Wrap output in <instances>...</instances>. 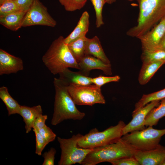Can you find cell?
Here are the masks:
<instances>
[{"mask_svg":"<svg viewBox=\"0 0 165 165\" xmlns=\"http://www.w3.org/2000/svg\"><path fill=\"white\" fill-rule=\"evenodd\" d=\"M139 8L137 25L127 32L138 38L165 17V0H138Z\"/></svg>","mask_w":165,"mask_h":165,"instance_id":"6da1fadb","label":"cell"},{"mask_svg":"<svg viewBox=\"0 0 165 165\" xmlns=\"http://www.w3.org/2000/svg\"><path fill=\"white\" fill-rule=\"evenodd\" d=\"M53 84L55 95L51 124L55 126L68 119H82L85 114L77 108L68 90L67 85L59 78H55Z\"/></svg>","mask_w":165,"mask_h":165,"instance_id":"7a4b0ae2","label":"cell"},{"mask_svg":"<svg viewBox=\"0 0 165 165\" xmlns=\"http://www.w3.org/2000/svg\"><path fill=\"white\" fill-rule=\"evenodd\" d=\"M64 38L60 36L54 40L42 58L45 65L54 75L59 74L66 68L79 69Z\"/></svg>","mask_w":165,"mask_h":165,"instance_id":"3957f363","label":"cell"},{"mask_svg":"<svg viewBox=\"0 0 165 165\" xmlns=\"http://www.w3.org/2000/svg\"><path fill=\"white\" fill-rule=\"evenodd\" d=\"M135 150L122 138L118 141L92 149L82 163V165H95L127 157L133 156Z\"/></svg>","mask_w":165,"mask_h":165,"instance_id":"277c9868","label":"cell"},{"mask_svg":"<svg viewBox=\"0 0 165 165\" xmlns=\"http://www.w3.org/2000/svg\"><path fill=\"white\" fill-rule=\"evenodd\" d=\"M125 125L124 122L120 120L116 125L111 126L102 131L93 128L82 135L78 141V145L84 148L93 149L115 142L123 136V129Z\"/></svg>","mask_w":165,"mask_h":165,"instance_id":"5b68a950","label":"cell"},{"mask_svg":"<svg viewBox=\"0 0 165 165\" xmlns=\"http://www.w3.org/2000/svg\"><path fill=\"white\" fill-rule=\"evenodd\" d=\"M164 135L165 128L157 129L148 126L143 130L123 135L121 138L134 149L146 151L157 147Z\"/></svg>","mask_w":165,"mask_h":165,"instance_id":"8992f818","label":"cell"},{"mask_svg":"<svg viewBox=\"0 0 165 165\" xmlns=\"http://www.w3.org/2000/svg\"><path fill=\"white\" fill-rule=\"evenodd\" d=\"M82 135L78 134L68 139L57 137L61 149L59 165H71L76 163L81 164L86 155L93 149L84 148L78 146V141Z\"/></svg>","mask_w":165,"mask_h":165,"instance_id":"52a82bcc","label":"cell"},{"mask_svg":"<svg viewBox=\"0 0 165 165\" xmlns=\"http://www.w3.org/2000/svg\"><path fill=\"white\" fill-rule=\"evenodd\" d=\"M67 88L76 105L92 106L96 104L105 103L101 87L94 84L87 85L69 84L67 85Z\"/></svg>","mask_w":165,"mask_h":165,"instance_id":"ba28073f","label":"cell"},{"mask_svg":"<svg viewBox=\"0 0 165 165\" xmlns=\"http://www.w3.org/2000/svg\"><path fill=\"white\" fill-rule=\"evenodd\" d=\"M56 25V21L49 14L46 7L39 0H33L24 17L22 27L41 25L54 27Z\"/></svg>","mask_w":165,"mask_h":165,"instance_id":"9c48e42d","label":"cell"},{"mask_svg":"<svg viewBox=\"0 0 165 165\" xmlns=\"http://www.w3.org/2000/svg\"><path fill=\"white\" fill-rule=\"evenodd\" d=\"M160 103V100L152 101L141 108L134 112H132V119L123 129L124 135L131 132L143 130L146 128L144 123L146 117L150 111Z\"/></svg>","mask_w":165,"mask_h":165,"instance_id":"30bf717a","label":"cell"},{"mask_svg":"<svg viewBox=\"0 0 165 165\" xmlns=\"http://www.w3.org/2000/svg\"><path fill=\"white\" fill-rule=\"evenodd\" d=\"M165 34V17L159 23L138 38L141 43L142 49H158L159 44Z\"/></svg>","mask_w":165,"mask_h":165,"instance_id":"8fae6325","label":"cell"},{"mask_svg":"<svg viewBox=\"0 0 165 165\" xmlns=\"http://www.w3.org/2000/svg\"><path fill=\"white\" fill-rule=\"evenodd\" d=\"M134 156L141 165H160L165 158V147L159 144L149 150L135 149Z\"/></svg>","mask_w":165,"mask_h":165,"instance_id":"7c38bea8","label":"cell"},{"mask_svg":"<svg viewBox=\"0 0 165 165\" xmlns=\"http://www.w3.org/2000/svg\"><path fill=\"white\" fill-rule=\"evenodd\" d=\"M79 71L83 75L88 76L90 72L93 69L102 70L107 75L112 74L111 64H107L92 56L85 55L78 63Z\"/></svg>","mask_w":165,"mask_h":165,"instance_id":"4fadbf2b","label":"cell"},{"mask_svg":"<svg viewBox=\"0 0 165 165\" xmlns=\"http://www.w3.org/2000/svg\"><path fill=\"white\" fill-rule=\"evenodd\" d=\"M23 62L20 58L0 49V75L16 73L23 70Z\"/></svg>","mask_w":165,"mask_h":165,"instance_id":"5bb4252c","label":"cell"},{"mask_svg":"<svg viewBox=\"0 0 165 165\" xmlns=\"http://www.w3.org/2000/svg\"><path fill=\"white\" fill-rule=\"evenodd\" d=\"M59 75L58 78L67 85L69 84L87 85L93 84L92 78L83 75L79 71H72L68 68L64 69Z\"/></svg>","mask_w":165,"mask_h":165,"instance_id":"9a60e30c","label":"cell"},{"mask_svg":"<svg viewBox=\"0 0 165 165\" xmlns=\"http://www.w3.org/2000/svg\"><path fill=\"white\" fill-rule=\"evenodd\" d=\"M42 114V109L40 105L32 107L21 105L18 114L23 118L26 133L31 130L36 119Z\"/></svg>","mask_w":165,"mask_h":165,"instance_id":"2e32d148","label":"cell"},{"mask_svg":"<svg viewBox=\"0 0 165 165\" xmlns=\"http://www.w3.org/2000/svg\"><path fill=\"white\" fill-rule=\"evenodd\" d=\"M89 15L85 11L82 13L77 24L72 32L66 38L64 42L67 45L76 39L86 36L89 30Z\"/></svg>","mask_w":165,"mask_h":165,"instance_id":"e0dca14e","label":"cell"},{"mask_svg":"<svg viewBox=\"0 0 165 165\" xmlns=\"http://www.w3.org/2000/svg\"><path fill=\"white\" fill-rule=\"evenodd\" d=\"M85 55L92 56L106 64H110L109 60L104 51L100 40L96 36L91 38H87L86 44Z\"/></svg>","mask_w":165,"mask_h":165,"instance_id":"ac0fdd59","label":"cell"},{"mask_svg":"<svg viewBox=\"0 0 165 165\" xmlns=\"http://www.w3.org/2000/svg\"><path fill=\"white\" fill-rule=\"evenodd\" d=\"M26 12L20 11L0 16V24L12 31H17L22 27V22Z\"/></svg>","mask_w":165,"mask_h":165,"instance_id":"d6986e66","label":"cell"},{"mask_svg":"<svg viewBox=\"0 0 165 165\" xmlns=\"http://www.w3.org/2000/svg\"><path fill=\"white\" fill-rule=\"evenodd\" d=\"M165 63L163 61H156L143 63L138 77L141 85L147 83L158 69Z\"/></svg>","mask_w":165,"mask_h":165,"instance_id":"ffe728a7","label":"cell"},{"mask_svg":"<svg viewBox=\"0 0 165 165\" xmlns=\"http://www.w3.org/2000/svg\"><path fill=\"white\" fill-rule=\"evenodd\" d=\"M165 116V98L159 104L152 109L146 116L144 123L145 127H152L157 124L160 119Z\"/></svg>","mask_w":165,"mask_h":165,"instance_id":"44dd1931","label":"cell"},{"mask_svg":"<svg viewBox=\"0 0 165 165\" xmlns=\"http://www.w3.org/2000/svg\"><path fill=\"white\" fill-rule=\"evenodd\" d=\"M0 98L6 107L8 116L18 114L21 105L10 95L6 87L0 88Z\"/></svg>","mask_w":165,"mask_h":165,"instance_id":"7402d4cb","label":"cell"},{"mask_svg":"<svg viewBox=\"0 0 165 165\" xmlns=\"http://www.w3.org/2000/svg\"><path fill=\"white\" fill-rule=\"evenodd\" d=\"M87 38L86 36H84L67 45L71 53L78 63L85 56L86 44Z\"/></svg>","mask_w":165,"mask_h":165,"instance_id":"603a6c76","label":"cell"},{"mask_svg":"<svg viewBox=\"0 0 165 165\" xmlns=\"http://www.w3.org/2000/svg\"><path fill=\"white\" fill-rule=\"evenodd\" d=\"M141 59L143 63L159 61L165 63V51L159 49H142Z\"/></svg>","mask_w":165,"mask_h":165,"instance_id":"cb8c5ba5","label":"cell"},{"mask_svg":"<svg viewBox=\"0 0 165 165\" xmlns=\"http://www.w3.org/2000/svg\"><path fill=\"white\" fill-rule=\"evenodd\" d=\"M165 98V88L161 90L148 94H143L135 105L133 112H135L150 102L156 100H161Z\"/></svg>","mask_w":165,"mask_h":165,"instance_id":"d4e9b609","label":"cell"},{"mask_svg":"<svg viewBox=\"0 0 165 165\" xmlns=\"http://www.w3.org/2000/svg\"><path fill=\"white\" fill-rule=\"evenodd\" d=\"M60 4L68 11L73 12L82 9L87 0H58Z\"/></svg>","mask_w":165,"mask_h":165,"instance_id":"484cf974","label":"cell"},{"mask_svg":"<svg viewBox=\"0 0 165 165\" xmlns=\"http://www.w3.org/2000/svg\"><path fill=\"white\" fill-rule=\"evenodd\" d=\"M91 2L95 10L97 28H99L104 24L102 15V10L106 2L105 0H89Z\"/></svg>","mask_w":165,"mask_h":165,"instance_id":"4316f807","label":"cell"},{"mask_svg":"<svg viewBox=\"0 0 165 165\" xmlns=\"http://www.w3.org/2000/svg\"><path fill=\"white\" fill-rule=\"evenodd\" d=\"M23 11L14 0H6L0 4V16Z\"/></svg>","mask_w":165,"mask_h":165,"instance_id":"83f0119b","label":"cell"},{"mask_svg":"<svg viewBox=\"0 0 165 165\" xmlns=\"http://www.w3.org/2000/svg\"><path fill=\"white\" fill-rule=\"evenodd\" d=\"M120 79L119 75H116L113 76H105L101 75L92 78V82L93 84L99 87L104 84L111 82H118Z\"/></svg>","mask_w":165,"mask_h":165,"instance_id":"f1b7e54d","label":"cell"},{"mask_svg":"<svg viewBox=\"0 0 165 165\" xmlns=\"http://www.w3.org/2000/svg\"><path fill=\"white\" fill-rule=\"evenodd\" d=\"M35 137V153L38 156L42 155V152L48 144L40 134L38 130L36 129H33Z\"/></svg>","mask_w":165,"mask_h":165,"instance_id":"f546056e","label":"cell"},{"mask_svg":"<svg viewBox=\"0 0 165 165\" xmlns=\"http://www.w3.org/2000/svg\"><path fill=\"white\" fill-rule=\"evenodd\" d=\"M38 130L47 144L55 140L56 137V134L46 125Z\"/></svg>","mask_w":165,"mask_h":165,"instance_id":"4dcf8cb0","label":"cell"},{"mask_svg":"<svg viewBox=\"0 0 165 165\" xmlns=\"http://www.w3.org/2000/svg\"><path fill=\"white\" fill-rule=\"evenodd\" d=\"M109 163L113 165H140L134 156L123 158L111 161Z\"/></svg>","mask_w":165,"mask_h":165,"instance_id":"1f68e13d","label":"cell"},{"mask_svg":"<svg viewBox=\"0 0 165 165\" xmlns=\"http://www.w3.org/2000/svg\"><path fill=\"white\" fill-rule=\"evenodd\" d=\"M56 152V149L53 147L51 148L48 151L44 152L42 154L44 160L42 165H54Z\"/></svg>","mask_w":165,"mask_h":165,"instance_id":"d6a6232c","label":"cell"},{"mask_svg":"<svg viewBox=\"0 0 165 165\" xmlns=\"http://www.w3.org/2000/svg\"><path fill=\"white\" fill-rule=\"evenodd\" d=\"M47 119V116L42 114L39 116L35 119L33 127V128H35L39 130L41 129L46 125L45 122Z\"/></svg>","mask_w":165,"mask_h":165,"instance_id":"836d02e7","label":"cell"},{"mask_svg":"<svg viewBox=\"0 0 165 165\" xmlns=\"http://www.w3.org/2000/svg\"><path fill=\"white\" fill-rule=\"evenodd\" d=\"M20 9L27 12L31 6L33 0H14Z\"/></svg>","mask_w":165,"mask_h":165,"instance_id":"e575fe53","label":"cell"},{"mask_svg":"<svg viewBox=\"0 0 165 165\" xmlns=\"http://www.w3.org/2000/svg\"><path fill=\"white\" fill-rule=\"evenodd\" d=\"M157 49L165 51V34L160 42Z\"/></svg>","mask_w":165,"mask_h":165,"instance_id":"d590c367","label":"cell"},{"mask_svg":"<svg viewBox=\"0 0 165 165\" xmlns=\"http://www.w3.org/2000/svg\"><path fill=\"white\" fill-rule=\"evenodd\" d=\"M106 3L108 4H112L116 2V0H105Z\"/></svg>","mask_w":165,"mask_h":165,"instance_id":"8d00e7d4","label":"cell"},{"mask_svg":"<svg viewBox=\"0 0 165 165\" xmlns=\"http://www.w3.org/2000/svg\"><path fill=\"white\" fill-rule=\"evenodd\" d=\"M160 165H165V158L162 162Z\"/></svg>","mask_w":165,"mask_h":165,"instance_id":"74e56055","label":"cell"},{"mask_svg":"<svg viewBox=\"0 0 165 165\" xmlns=\"http://www.w3.org/2000/svg\"><path fill=\"white\" fill-rule=\"evenodd\" d=\"M6 0H0V4H1L3 3L4 1Z\"/></svg>","mask_w":165,"mask_h":165,"instance_id":"f35d334b","label":"cell"},{"mask_svg":"<svg viewBox=\"0 0 165 165\" xmlns=\"http://www.w3.org/2000/svg\"><path fill=\"white\" fill-rule=\"evenodd\" d=\"M127 0L130 1H134V0L137 1L138 0Z\"/></svg>","mask_w":165,"mask_h":165,"instance_id":"ab89813d","label":"cell"}]
</instances>
